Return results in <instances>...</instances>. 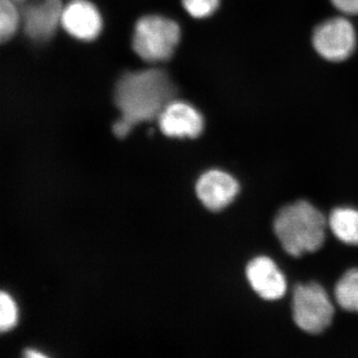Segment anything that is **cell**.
Listing matches in <instances>:
<instances>
[{"mask_svg":"<svg viewBox=\"0 0 358 358\" xmlns=\"http://www.w3.org/2000/svg\"><path fill=\"white\" fill-rule=\"evenodd\" d=\"M312 41L320 57L329 62H343L357 49V30L345 16L329 18L317 26Z\"/></svg>","mask_w":358,"mask_h":358,"instance_id":"5b68a950","label":"cell"},{"mask_svg":"<svg viewBox=\"0 0 358 358\" xmlns=\"http://www.w3.org/2000/svg\"><path fill=\"white\" fill-rule=\"evenodd\" d=\"M324 214L307 201H296L282 207L274 220L275 236L291 256L317 251L326 239Z\"/></svg>","mask_w":358,"mask_h":358,"instance_id":"7a4b0ae2","label":"cell"},{"mask_svg":"<svg viewBox=\"0 0 358 358\" xmlns=\"http://www.w3.org/2000/svg\"><path fill=\"white\" fill-rule=\"evenodd\" d=\"M334 294L343 310L358 313V268H352L341 277Z\"/></svg>","mask_w":358,"mask_h":358,"instance_id":"7c38bea8","label":"cell"},{"mask_svg":"<svg viewBox=\"0 0 358 358\" xmlns=\"http://www.w3.org/2000/svg\"><path fill=\"white\" fill-rule=\"evenodd\" d=\"M329 226L336 238L348 245H358V210L357 209L336 208L329 218Z\"/></svg>","mask_w":358,"mask_h":358,"instance_id":"8fae6325","label":"cell"},{"mask_svg":"<svg viewBox=\"0 0 358 358\" xmlns=\"http://www.w3.org/2000/svg\"><path fill=\"white\" fill-rule=\"evenodd\" d=\"M196 192L207 208L218 211L225 208L235 199L239 192V185L230 174L210 171L200 178Z\"/></svg>","mask_w":358,"mask_h":358,"instance_id":"30bf717a","label":"cell"},{"mask_svg":"<svg viewBox=\"0 0 358 358\" xmlns=\"http://www.w3.org/2000/svg\"><path fill=\"white\" fill-rule=\"evenodd\" d=\"M18 320V308L15 301L4 292H0V334L13 329Z\"/></svg>","mask_w":358,"mask_h":358,"instance_id":"5bb4252c","label":"cell"},{"mask_svg":"<svg viewBox=\"0 0 358 358\" xmlns=\"http://www.w3.org/2000/svg\"><path fill=\"white\" fill-rule=\"evenodd\" d=\"M176 87L164 71L147 69L129 72L122 76L115 90V102L121 119L131 127L157 119L171 102Z\"/></svg>","mask_w":358,"mask_h":358,"instance_id":"6da1fadb","label":"cell"},{"mask_svg":"<svg viewBox=\"0 0 358 358\" xmlns=\"http://www.w3.org/2000/svg\"><path fill=\"white\" fill-rule=\"evenodd\" d=\"M131 129H133V127H131L129 122L122 120L121 117H120L119 121L114 124V133L115 136H119V138H124V136H128Z\"/></svg>","mask_w":358,"mask_h":358,"instance_id":"e0dca14e","label":"cell"},{"mask_svg":"<svg viewBox=\"0 0 358 358\" xmlns=\"http://www.w3.org/2000/svg\"><path fill=\"white\" fill-rule=\"evenodd\" d=\"M157 120L162 133L171 138H196L204 128L199 110L190 103L173 99L166 103Z\"/></svg>","mask_w":358,"mask_h":358,"instance_id":"ba28073f","label":"cell"},{"mask_svg":"<svg viewBox=\"0 0 358 358\" xmlns=\"http://www.w3.org/2000/svg\"><path fill=\"white\" fill-rule=\"evenodd\" d=\"M22 26L20 7L14 0H0V45L13 39Z\"/></svg>","mask_w":358,"mask_h":358,"instance_id":"4fadbf2b","label":"cell"},{"mask_svg":"<svg viewBox=\"0 0 358 358\" xmlns=\"http://www.w3.org/2000/svg\"><path fill=\"white\" fill-rule=\"evenodd\" d=\"M246 274L252 288L264 300L277 301L286 293V278L268 257L252 260L247 266Z\"/></svg>","mask_w":358,"mask_h":358,"instance_id":"9c48e42d","label":"cell"},{"mask_svg":"<svg viewBox=\"0 0 358 358\" xmlns=\"http://www.w3.org/2000/svg\"><path fill=\"white\" fill-rule=\"evenodd\" d=\"M20 7L23 30L34 42L47 41L60 25L63 0H14Z\"/></svg>","mask_w":358,"mask_h":358,"instance_id":"8992f818","label":"cell"},{"mask_svg":"<svg viewBox=\"0 0 358 358\" xmlns=\"http://www.w3.org/2000/svg\"><path fill=\"white\" fill-rule=\"evenodd\" d=\"M26 357H31V358H34V357H45V355H42L41 352H36V350H28L27 352H26Z\"/></svg>","mask_w":358,"mask_h":358,"instance_id":"ac0fdd59","label":"cell"},{"mask_svg":"<svg viewBox=\"0 0 358 358\" xmlns=\"http://www.w3.org/2000/svg\"><path fill=\"white\" fill-rule=\"evenodd\" d=\"M180 36V27L176 21L164 16L148 15L136 22L133 48L147 62H164L173 55Z\"/></svg>","mask_w":358,"mask_h":358,"instance_id":"3957f363","label":"cell"},{"mask_svg":"<svg viewBox=\"0 0 358 358\" xmlns=\"http://www.w3.org/2000/svg\"><path fill=\"white\" fill-rule=\"evenodd\" d=\"M292 307L294 322L306 333H322L333 322V301L326 289L317 282L296 286L294 289Z\"/></svg>","mask_w":358,"mask_h":358,"instance_id":"277c9868","label":"cell"},{"mask_svg":"<svg viewBox=\"0 0 358 358\" xmlns=\"http://www.w3.org/2000/svg\"><path fill=\"white\" fill-rule=\"evenodd\" d=\"M331 2L343 15H358V0H331Z\"/></svg>","mask_w":358,"mask_h":358,"instance_id":"2e32d148","label":"cell"},{"mask_svg":"<svg viewBox=\"0 0 358 358\" xmlns=\"http://www.w3.org/2000/svg\"><path fill=\"white\" fill-rule=\"evenodd\" d=\"M60 25L74 38L91 41L102 31V15L88 0H71L63 6Z\"/></svg>","mask_w":358,"mask_h":358,"instance_id":"52a82bcc","label":"cell"},{"mask_svg":"<svg viewBox=\"0 0 358 358\" xmlns=\"http://www.w3.org/2000/svg\"><path fill=\"white\" fill-rule=\"evenodd\" d=\"M220 0H182L183 6L192 17L205 18L218 8Z\"/></svg>","mask_w":358,"mask_h":358,"instance_id":"9a60e30c","label":"cell"}]
</instances>
